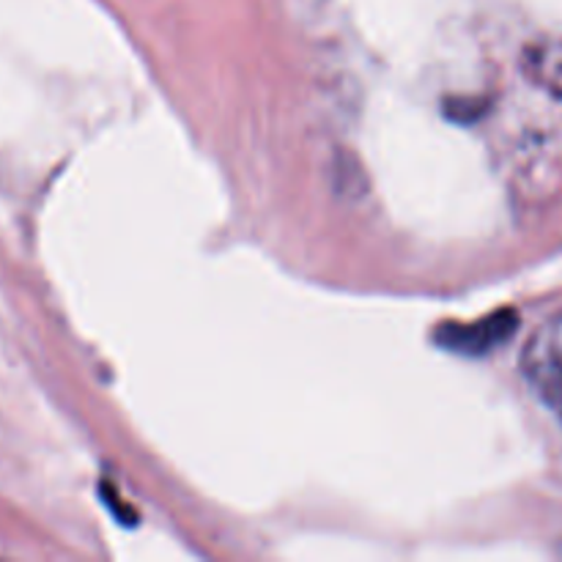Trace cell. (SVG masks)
<instances>
[{"instance_id": "obj_1", "label": "cell", "mask_w": 562, "mask_h": 562, "mask_svg": "<svg viewBox=\"0 0 562 562\" xmlns=\"http://www.w3.org/2000/svg\"><path fill=\"white\" fill-rule=\"evenodd\" d=\"M521 366L543 404L562 420V316L532 333Z\"/></svg>"}, {"instance_id": "obj_2", "label": "cell", "mask_w": 562, "mask_h": 562, "mask_svg": "<svg viewBox=\"0 0 562 562\" xmlns=\"http://www.w3.org/2000/svg\"><path fill=\"white\" fill-rule=\"evenodd\" d=\"M516 333L514 313H497L492 318H483L481 324H467V327H445L439 333V344L464 355H483L492 346L503 344L505 338Z\"/></svg>"}]
</instances>
